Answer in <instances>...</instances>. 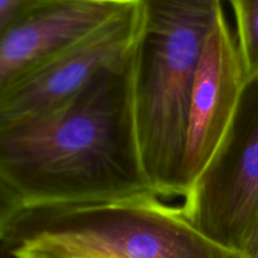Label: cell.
<instances>
[{"mask_svg":"<svg viewBox=\"0 0 258 258\" xmlns=\"http://www.w3.org/2000/svg\"><path fill=\"white\" fill-rule=\"evenodd\" d=\"M133 0H48L0 37V97Z\"/></svg>","mask_w":258,"mask_h":258,"instance_id":"7","label":"cell"},{"mask_svg":"<svg viewBox=\"0 0 258 258\" xmlns=\"http://www.w3.org/2000/svg\"><path fill=\"white\" fill-rule=\"evenodd\" d=\"M208 238L238 252L258 218V71L247 76L223 140L181 207Z\"/></svg>","mask_w":258,"mask_h":258,"instance_id":"4","label":"cell"},{"mask_svg":"<svg viewBox=\"0 0 258 258\" xmlns=\"http://www.w3.org/2000/svg\"><path fill=\"white\" fill-rule=\"evenodd\" d=\"M12 258H91L82 256H72V254L62 253V252L53 251V249L43 248L34 244H19L10 251H8Z\"/></svg>","mask_w":258,"mask_h":258,"instance_id":"11","label":"cell"},{"mask_svg":"<svg viewBox=\"0 0 258 258\" xmlns=\"http://www.w3.org/2000/svg\"><path fill=\"white\" fill-rule=\"evenodd\" d=\"M131 53L55 110L0 128V179L24 208L156 196L136 135Z\"/></svg>","mask_w":258,"mask_h":258,"instance_id":"1","label":"cell"},{"mask_svg":"<svg viewBox=\"0 0 258 258\" xmlns=\"http://www.w3.org/2000/svg\"><path fill=\"white\" fill-rule=\"evenodd\" d=\"M133 106L144 169L158 197H184L186 122L207 39L222 0H138Z\"/></svg>","mask_w":258,"mask_h":258,"instance_id":"2","label":"cell"},{"mask_svg":"<svg viewBox=\"0 0 258 258\" xmlns=\"http://www.w3.org/2000/svg\"><path fill=\"white\" fill-rule=\"evenodd\" d=\"M48 0H0V37Z\"/></svg>","mask_w":258,"mask_h":258,"instance_id":"10","label":"cell"},{"mask_svg":"<svg viewBox=\"0 0 258 258\" xmlns=\"http://www.w3.org/2000/svg\"><path fill=\"white\" fill-rule=\"evenodd\" d=\"M139 28L138 0L90 35L53 57L0 97V128L55 110L101 71L131 52Z\"/></svg>","mask_w":258,"mask_h":258,"instance_id":"5","label":"cell"},{"mask_svg":"<svg viewBox=\"0 0 258 258\" xmlns=\"http://www.w3.org/2000/svg\"><path fill=\"white\" fill-rule=\"evenodd\" d=\"M2 243L91 258H237L155 194L24 208Z\"/></svg>","mask_w":258,"mask_h":258,"instance_id":"3","label":"cell"},{"mask_svg":"<svg viewBox=\"0 0 258 258\" xmlns=\"http://www.w3.org/2000/svg\"><path fill=\"white\" fill-rule=\"evenodd\" d=\"M244 80L246 73L237 39L223 15L207 39L194 78L181 164L184 196L223 140Z\"/></svg>","mask_w":258,"mask_h":258,"instance_id":"6","label":"cell"},{"mask_svg":"<svg viewBox=\"0 0 258 258\" xmlns=\"http://www.w3.org/2000/svg\"><path fill=\"white\" fill-rule=\"evenodd\" d=\"M23 209L24 206L19 196L0 179V242L8 236Z\"/></svg>","mask_w":258,"mask_h":258,"instance_id":"9","label":"cell"},{"mask_svg":"<svg viewBox=\"0 0 258 258\" xmlns=\"http://www.w3.org/2000/svg\"><path fill=\"white\" fill-rule=\"evenodd\" d=\"M237 27V45L247 76L258 71V0H229Z\"/></svg>","mask_w":258,"mask_h":258,"instance_id":"8","label":"cell"},{"mask_svg":"<svg viewBox=\"0 0 258 258\" xmlns=\"http://www.w3.org/2000/svg\"><path fill=\"white\" fill-rule=\"evenodd\" d=\"M236 254L237 258H258V218Z\"/></svg>","mask_w":258,"mask_h":258,"instance_id":"12","label":"cell"}]
</instances>
